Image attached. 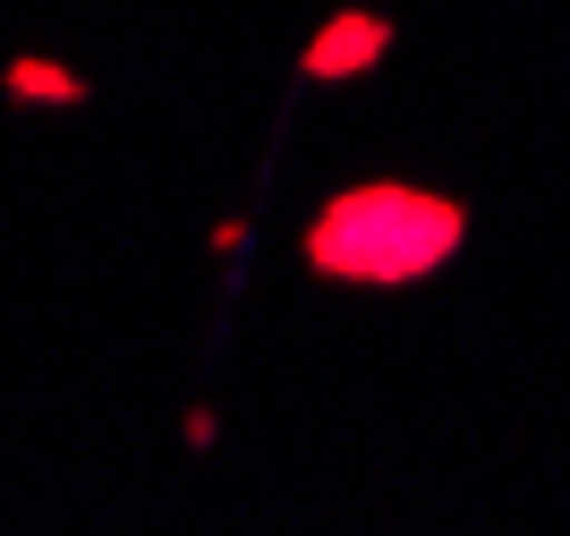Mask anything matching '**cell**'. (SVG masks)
I'll return each mask as SVG.
<instances>
[{
  "instance_id": "obj_2",
  "label": "cell",
  "mask_w": 570,
  "mask_h": 536,
  "mask_svg": "<svg viewBox=\"0 0 570 536\" xmlns=\"http://www.w3.org/2000/svg\"><path fill=\"white\" fill-rule=\"evenodd\" d=\"M392 51H401V26L383 18V9H366V0H350V9H333V18L298 43V86H357V77H375Z\"/></svg>"
},
{
  "instance_id": "obj_1",
  "label": "cell",
  "mask_w": 570,
  "mask_h": 536,
  "mask_svg": "<svg viewBox=\"0 0 570 536\" xmlns=\"http://www.w3.org/2000/svg\"><path fill=\"white\" fill-rule=\"evenodd\" d=\"M469 231H476L469 196L401 179V170H375V179L333 187V196L307 213L298 264H307L315 281H333V290H417V281L460 264Z\"/></svg>"
},
{
  "instance_id": "obj_3",
  "label": "cell",
  "mask_w": 570,
  "mask_h": 536,
  "mask_svg": "<svg viewBox=\"0 0 570 536\" xmlns=\"http://www.w3.org/2000/svg\"><path fill=\"white\" fill-rule=\"evenodd\" d=\"M0 94H9V103H18V111H77V103H86V77L69 69V60H43V51H18V60H9V69H0Z\"/></svg>"
}]
</instances>
